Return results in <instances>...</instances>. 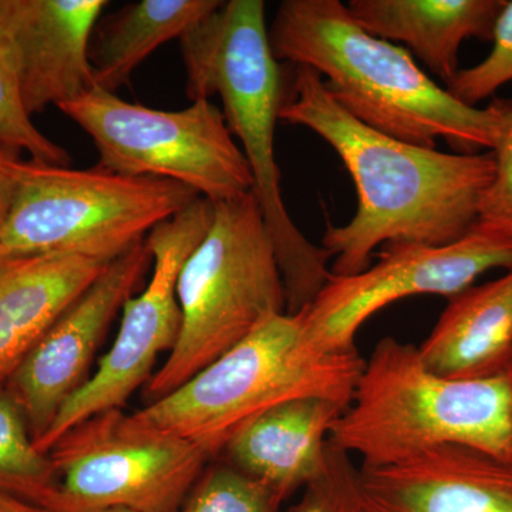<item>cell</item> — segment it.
Returning <instances> with one entry per match:
<instances>
[{
    "mask_svg": "<svg viewBox=\"0 0 512 512\" xmlns=\"http://www.w3.org/2000/svg\"><path fill=\"white\" fill-rule=\"evenodd\" d=\"M279 120L309 128L336 151L355 183L357 210L343 227L328 225L322 247L330 274L369 268L389 244L443 247L476 227L493 181V151L441 153L386 136L360 123L333 100L311 67L295 66Z\"/></svg>",
    "mask_w": 512,
    "mask_h": 512,
    "instance_id": "1",
    "label": "cell"
},
{
    "mask_svg": "<svg viewBox=\"0 0 512 512\" xmlns=\"http://www.w3.org/2000/svg\"><path fill=\"white\" fill-rule=\"evenodd\" d=\"M278 62L311 67L346 113L414 146L439 138L457 154L493 151L512 100L467 106L433 82L409 50L372 36L339 0H285L268 28Z\"/></svg>",
    "mask_w": 512,
    "mask_h": 512,
    "instance_id": "2",
    "label": "cell"
},
{
    "mask_svg": "<svg viewBox=\"0 0 512 512\" xmlns=\"http://www.w3.org/2000/svg\"><path fill=\"white\" fill-rule=\"evenodd\" d=\"M262 0H229L180 39L187 96L218 94L222 113L254 180V195L281 271L286 313L311 305L330 278V255L299 231L286 210L275 157L284 76L268 40Z\"/></svg>",
    "mask_w": 512,
    "mask_h": 512,
    "instance_id": "3",
    "label": "cell"
},
{
    "mask_svg": "<svg viewBox=\"0 0 512 512\" xmlns=\"http://www.w3.org/2000/svg\"><path fill=\"white\" fill-rule=\"evenodd\" d=\"M330 443L360 467L400 463L443 446L473 448L512 464V369L451 379L424 365L419 349L383 338L365 360Z\"/></svg>",
    "mask_w": 512,
    "mask_h": 512,
    "instance_id": "4",
    "label": "cell"
},
{
    "mask_svg": "<svg viewBox=\"0 0 512 512\" xmlns=\"http://www.w3.org/2000/svg\"><path fill=\"white\" fill-rule=\"evenodd\" d=\"M365 360L326 353L305 329L303 313H276L163 399L143 419L200 446L211 458L245 421L276 404L323 397L348 409Z\"/></svg>",
    "mask_w": 512,
    "mask_h": 512,
    "instance_id": "5",
    "label": "cell"
},
{
    "mask_svg": "<svg viewBox=\"0 0 512 512\" xmlns=\"http://www.w3.org/2000/svg\"><path fill=\"white\" fill-rule=\"evenodd\" d=\"M177 343L146 384L147 404L163 399L286 312L284 282L254 192L214 204V220L177 282Z\"/></svg>",
    "mask_w": 512,
    "mask_h": 512,
    "instance_id": "6",
    "label": "cell"
},
{
    "mask_svg": "<svg viewBox=\"0 0 512 512\" xmlns=\"http://www.w3.org/2000/svg\"><path fill=\"white\" fill-rule=\"evenodd\" d=\"M197 198L163 178L23 160L0 227V259L66 254L111 262Z\"/></svg>",
    "mask_w": 512,
    "mask_h": 512,
    "instance_id": "7",
    "label": "cell"
},
{
    "mask_svg": "<svg viewBox=\"0 0 512 512\" xmlns=\"http://www.w3.org/2000/svg\"><path fill=\"white\" fill-rule=\"evenodd\" d=\"M59 110L92 137L97 165L110 173L175 181L212 204L254 190L244 153L210 100L156 110L94 87Z\"/></svg>",
    "mask_w": 512,
    "mask_h": 512,
    "instance_id": "8",
    "label": "cell"
},
{
    "mask_svg": "<svg viewBox=\"0 0 512 512\" xmlns=\"http://www.w3.org/2000/svg\"><path fill=\"white\" fill-rule=\"evenodd\" d=\"M60 480L55 512H178L211 457L138 412L80 421L50 448Z\"/></svg>",
    "mask_w": 512,
    "mask_h": 512,
    "instance_id": "9",
    "label": "cell"
},
{
    "mask_svg": "<svg viewBox=\"0 0 512 512\" xmlns=\"http://www.w3.org/2000/svg\"><path fill=\"white\" fill-rule=\"evenodd\" d=\"M214 220V204L197 198L183 211L151 229L146 242L153 255L147 288L124 303L119 333L96 372L57 414L37 450L49 453L80 421L110 409H123L138 387L153 377L157 357L171 352L181 329L177 282L188 256L201 244Z\"/></svg>",
    "mask_w": 512,
    "mask_h": 512,
    "instance_id": "10",
    "label": "cell"
},
{
    "mask_svg": "<svg viewBox=\"0 0 512 512\" xmlns=\"http://www.w3.org/2000/svg\"><path fill=\"white\" fill-rule=\"evenodd\" d=\"M497 268H512V238L480 225L443 247L383 245L376 264L365 271L330 275L301 311L306 333L322 352H356L357 332L386 306L416 295L454 298Z\"/></svg>",
    "mask_w": 512,
    "mask_h": 512,
    "instance_id": "11",
    "label": "cell"
},
{
    "mask_svg": "<svg viewBox=\"0 0 512 512\" xmlns=\"http://www.w3.org/2000/svg\"><path fill=\"white\" fill-rule=\"evenodd\" d=\"M151 265L153 255L146 239L111 261L50 326L6 383V390L25 414L35 443L89 380L101 340Z\"/></svg>",
    "mask_w": 512,
    "mask_h": 512,
    "instance_id": "12",
    "label": "cell"
},
{
    "mask_svg": "<svg viewBox=\"0 0 512 512\" xmlns=\"http://www.w3.org/2000/svg\"><path fill=\"white\" fill-rule=\"evenodd\" d=\"M104 0H0V26L15 53L30 116L96 87L90 43Z\"/></svg>",
    "mask_w": 512,
    "mask_h": 512,
    "instance_id": "13",
    "label": "cell"
},
{
    "mask_svg": "<svg viewBox=\"0 0 512 512\" xmlns=\"http://www.w3.org/2000/svg\"><path fill=\"white\" fill-rule=\"evenodd\" d=\"M362 512H512V464L443 446L384 467H359Z\"/></svg>",
    "mask_w": 512,
    "mask_h": 512,
    "instance_id": "14",
    "label": "cell"
},
{
    "mask_svg": "<svg viewBox=\"0 0 512 512\" xmlns=\"http://www.w3.org/2000/svg\"><path fill=\"white\" fill-rule=\"evenodd\" d=\"M345 410L323 397L276 404L245 421L222 453L229 466L266 485L285 503L322 474L330 429Z\"/></svg>",
    "mask_w": 512,
    "mask_h": 512,
    "instance_id": "15",
    "label": "cell"
},
{
    "mask_svg": "<svg viewBox=\"0 0 512 512\" xmlns=\"http://www.w3.org/2000/svg\"><path fill=\"white\" fill-rule=\"evenodd\" d=\"M109 264L66 254L0 259V389Z\"/></svg>",
    "mask_w": 512,
    "mask_h": 512,
    "instance_id": "16",
    "label": "cell"
},
{
    "mask_svg": "<svg viewBox=\"0 0 512 512\" xmlns=\"http://www.w3.org/2000/svg\"><path fill=\"white\" fill-rule=\"evenodd\" d=\"M505 0H350L353 20L386 42L403 43L430 73L450 82L464 40H493Z\"/></svg>",
    "mask_w": 512,
    "mask_h": 512,
    "instance_id": "17",
    "label": "cell"
},
{
    "mask_svg": "<svg viewBox=\"0 0 512 512\" xmlns=\"http://www.w3.org/2000/svg\"><path fill=\"white\" fill-rule=\"evenodd\" d=\"M417 349L431 372L451 379H483L512 369V268L448 299Z\"/></svg>",
    "mask_w": 512,
    "mask_h": 512,
    "instance_id": "18",
    "label": "cell"
},
{
    "mask_svg": "<svg viewBox=\"0 0 512 512\" xmlns=\"http://www.w3.org/2000/svg\"><path fill=\"white\" fill-rule=\"evenodd\" d=\"M221 0H141L94 29L90 64L94 84L116 93L154 50L187 35L222 6Z\"/></svg>",
    "mask_w": 512,
    "mask_h": 512,
    "instance_id": "19",
    "label": "cell"
},
{
    "mask_svg": "<svg viewBox=\"0 0 512 512\" xmlns=\"http://www.w3.org/2000/svg\"><path fill=\"white\" fill-rule=\"evenodd\" d=\"M60 480L49 454L37 450L28 421L6 387L0 389V494L49 512L59 501Z\"/></svg>",
    "mask_w": 512,
    "mask_h": 512,
    "instance_id": "20",
    "label": "cell"
},
{
    "mask_svg": "<svg viewBox=\"0 0 512 512\" xmlns=\"http://www.w3.org/2000/svg\"><path fill=\"white\" fill-rule=\"evenodd\" d=\"M0 137L15 144L30 160L70 167V156L64 148L47 138L33 124L20 93L15 53L5 30L0 26Z\"/></svg>",
    "mask_w": 512,
    "mask_h": 512,
    "instance_id": "21",
    "label": "cell"
},
{
    "mask_svg": "<svg viewBox=\"0 0 512 512\" xmlns=\"http://www.w3.org/2000/svg\"><path fill=\"white\" fill-rule=\"evenodd\" d=\"M282 504L266 485L228 464L202 474L178 512H279Z\"/></svg>",
    "mask_w": 512,
    "mask_h": 512,
    "instance_id": "22",
    "label": "cell"
},
{
    "mask_svg": "<svg viewBox=\"0 0 512 512\" xmlns=\"http://www.w3.org/2000/svg\"><path fill=\"white\" fill-rule=\"evenodd\" d=\"M493 49L483 62L458 70L446 84V90L467 106L493 97L504 84L512 82V0H505L495 22Z\"/></svg>",
    "mask_w": 512,
    "mask_h": 512,
    "instance_id": "23",
    "label": "cell"
},
{
    "mask_svg": "<svg viewBox=\"0 0 512 512\" xmlns=\"http://www.w3.org/2000/svg\"><path fill=\"white\" fill-rule=\"evenodd\" d=\"M357 470L349 454L329 441L322 474L288 512H362L357 500Z\"/></svg>",
    "mask_w": 512,
    "mask_h": 512,
    "instance_id": "24",
    "label": "cell"
},
{
    "mask_svg": "<svg viewBox=\"0 0 512 512\" xmlns=\"http://www.w3.org/2000/svg\"><path fill=\"white\" fill-rule=\"evenodd\" d=\"M493 154L494 177L481 201L477 225L512 238V111Z\"/></svg>",
    "mask_w": 512,
    "mask_h": 512,
    "instance_id": "25",
    "label": "cell"
},
{
    "mask_svg": "<svg viewBox=\"0 0 512 512\" xmlns=\"http://www.w3.org/2000/svg\"><path fill=\"white\" fill-rule=\"evenodd\" d=\"M22 153L15 144L0 137V227L6 220L15 197L19 165L23 161Z\"/></svg>",
    "mask_w": 512,
    "mask_h": 512,
    "instance_id": "26",
    "label": "cell"
},
{
    "mask_svg": "<svg viewBox=\"0 0 512 512\" xmlns=\"http://www.w3.org/2000/svg\"><path fill=\"white\" fill-rule=\"evenodd\" d=\"M0 512H49L45 508L39 507L12 495L0 494Z\"/></svg>",
    "mask_w": 512,
    "mask_h": 512,
    "instance_id": "27",
    "label": "cell"
},
{
    "mask_svg": "<svg viewBox=\"0 0 512 512\" xmlns=\"http://www.w3.org/2000/svg\"><path fill=\"white\" fill-rule=\"evenodd\" d=\"M103 512H134V511L124 510V508H113V510H107V511H103Z\"/></svg>",
    "mask_w": 512,
    "mask_h": 512,
    "instance_id": "28",
    "label": "cell"
}]
</instances>
